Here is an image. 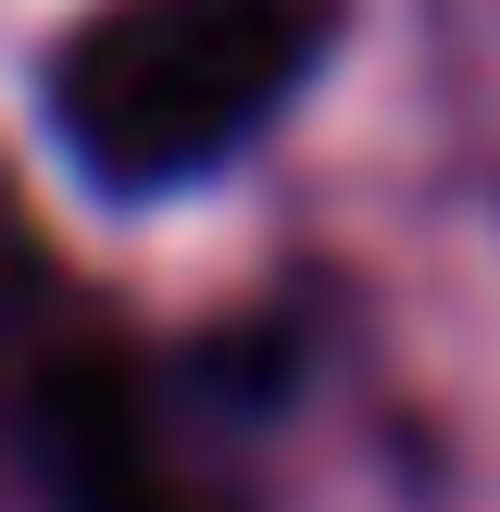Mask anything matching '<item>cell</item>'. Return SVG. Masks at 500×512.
<instances>
[{"label":"cell","mask_w":500,"mask_h":512,"mask_svg":"<svg viewBox=\"0 0 500 512\" xmlns=\"http://www.w3.org/2000/svg\"><path fill=\"white\" fill-rule=\"evenodd\" d=\"M338 13L350 0H113L50 63V125L125 200L188 188L300 100Z\"/></svg>","instance_id":"1"},{"label":"cell","mask_w":500,"mask_h":512,"mask_svg":"<svg viewBox=\"0 0 500 512\" xmlns=\"http://www.w3.org/2000/svg\"><path fill=\"white\" fill-rule=\"evenodd\" d=\"M0 463L38 512H225L163 450V413L100 338H25L0 375Z\"/></svg>","instance_id":"2"}]
</instances>
